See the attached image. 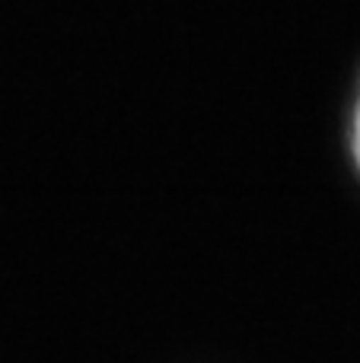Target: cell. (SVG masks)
Returning a JSON list of instances; mask_svg holds the SVG:
<instances>
[{
    "mask_svg": "<svg viewBox=\"0 0 360 363\" xmlns=\"http://www.w3.org/2000/svg\"><path fill=\"white\" fill-rule=\"evenodd\" d=\"M348 147H351V160L360 176V86L354 93V106H351V121H348Z\"/></svg>",
    "mask_w": 360,
    "mask_h": 363,
    "instance_id": "6da1fadb",
    "label": "cell"
}]
</instances>
